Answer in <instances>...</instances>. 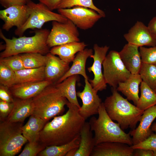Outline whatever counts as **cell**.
Returning <instances> with one entry per match:
<instances>
[{
    "instance_id": "cell-1",
    "label": "cell",
    "mask_w": 156,
    "mask_h": 156,
    "mask_svg": "<svg viewBox=\"0 0 156 156\" xmlns=\"http://www.w3.org/2000/svg\"><path fill=\"white\" fill-rule=\"evenodd\" d=\"M64 114L47 122L40 131L39 140L46 147L64 144L80 136L86 120L79 114L77 106L68 102Z\"/></svg>"
},
{
    "instance_id": "cell-2",
    "label": "cell",
    "mask_w": 156,
    "mask_h": 156,
    "mask_svg": "<svg viewBox=\"0 0 156 156\" xmlns=\"http://www.w3.org/2000/svg\"><path fill=\"white\" fill-rule=\"evenodd\" d=\"M112 94L107 97L104 102L106 112L110 118L119 124L123 130L135 129L144 111L130 103L112 88Z\"/></svg>"
},
{
    "instance_id": "cell-3",
    "label": "cell",
    "mask_w": 156,
    "mask_h": 156,
    "mask_svg": "<svg viewBox=\"0 0 156 156\" xmlns=\"http://www.w3.org/2000/svg\"><path fill=\"white\" fill-rule=\"evenodd\" d=\"M98 114L97 118L93 116L89 122L91 130L94 132L95 145L106 142H118L133 145L130 133H125L118 123L115 122L110 118L104 103L100 105Z\"/></svg>"
},
{
    "instance_id": "cell-4",
    "label": "cell",
    "mask_w": 156,
    "mask_h": 156,
    "mask_svg": "<svg viewBox=\"0 0 156 156\" xmlns=\"http://www.w3.org/2000/svg\"><path fill=\"white\" fill-rule=\"evenodd\" d=\"M50 31L46 29H40L31 37L6 38L0 30V37L5 43L4 50L0 54V58L24 53H38L43 55L50 52L47 40Z\"/></svg>"
},
{
    "instance_id": "cell-5",
    "label": "cell",
    "mask_w": 156,
    "mask_h": 156,
    "mask_svg": "<svg viewBox=\"0 0 156 156\" xmlns=\"http://www.w3.org/2000/svg\"><path fill=\"white\" fill-rule=\"evenodd\" d=\"M33 114L46 122L53 118L61 114L68 101L54 84L44 88L32 98Z\"/></svg>"
},
{
    "instance_id": "cell-6",
    "label": "cell",
    "mask_w": 156,
    "mask_h": 156,
    "mask_svg": "<svg viewBox=\"0 0 156 156\" xmlns=\"http://www.w3.org/2000/svg\"><path fill=\"white\" fill-rule=\"evenodd\" d=\"M22 122L6 120L0 124V156H14L28 141L22 134Z\"/></svg>"
},
{
    "instance_id": "cell-7",
    "label": "cell",
    "mask_w": 156,
    "mask_h": 156,
    "mask_svg": "<svg viewBox=\"0 0 156 156\" xmlns=\"http://www.w3.org/2000/svg\"><path fill=\"white\" fill-rule=\"evenodd\" d=\"M29 10V16L24 24L16 29L15 34L21 36L29 29H41L46 23L51 21L65 22L68 19L59 13L53 12L46 5L39 2L36 3L30 1L27 4Z\"/></svg>"
},
{
    "instance_id": "cell-8",
    "label": "cell",
    "mask_w": 156,
    "mask_h": 156,
    "mask_svg": "<svg viewBox=\"0 0 156 156\" xmlns=\"http://www.w3.org/2000/svg\"><path fill=\"white\" fill-rule=\"evenodd\" d=\"M103 75L106 83L117 88L118 84L125 81L131 73L127 69L119 52L111 50L106 55L103 64Z\"/></svg>"
},
{
    "instance_id": "cell-9",
    "label": "cell",
    "mask_w": 156,
    "mask_h": 156,
    "mask_svg": "<svg viewBox=\"0 0 156 156\" xmlns=\"http://www.w3.org/2000/svg\"><path fill=\"white\" fill-rule=\"evenodd\" d=\"M52 27L47 40L49 48L69 42H79L77 27L70 20L63 23L52 21Z\"/></svg>"
},
{
    "instance_id": "cell-10",
    "label": "cell",
    "mask_w": 156,
    "mask_h": 156,
    "mask_svg": "<svg viewBox=\"0 0 156 156\" xmlns=\"http://www.w3.org/2000/svg\"><path fill=\"white\" fill-rule=\"evenodd\" d=\"M58 13L71 21L77 27L83 30L93 27L103 16L91 8L76 6L57 9Z\"/></svg>"
},
{
    "instance_id": "cell-11",
    "label": "cell",
    "mask_w": 156,
    "mask_h": 156,
    "mask_svg": "<svg viewBox=\"0 0 156 156\" xmlns=\"http://www.w3.org/2000/svg\"><path fill=\"white\" fill-rule=\"evenodd\" d=\"M109 48L107 45L100 47L97 44L94 45V54L90 57L93 58V62L92 66L88 68V71L93 72L94 78L89 79V81L93 88L98 92L106 89L107 85L102 72V64Z\"/></svg>"
},
{
    "instance_id": "cell-12",
    "label": "cell",
    "mask_w": 156,
    "mask_h": 156,
    "mask_svg": "<svg viewBox=\"0 0 156 156\" xmlns=\"http://www.w3.org/2000/svg\"><path fill=\"white\" fill-rule=\"evenodd\" d=\"M83 90L77 92V96L82 100V104L79 109L80 115L86 120L93 115L98 114L99 107L102 103L101 99L93 88L89 79H84Z\"/></svg>"
},
{
    "instance_id": "cell-13",
    "label": "cell",
    "mask_w": 156,
    "mask_h": 156,
    "mask_svg": "<svg viewBox=\"0 0 156 156\" xmlns=\"http://www.w3.org/2000/svg\"><path fill=\"white\" fill-rule=\"evenodd\" d=\"M30 14L26 5H14L0 11V18L4 22L2 28L8 31L13 27L18 29L27 21Z\"/></svg>"
},
{
    "instance_id": "cell-14",
    "label": "cell",
    "mask_w": 156,
    "mask_h": 156,
    "mask_svg": "<svg viewBox=\"0 0 156 156\" xmlns=\"http://www.w3.org/2000/svg\"><path fill=\"white\" fill-rule=\"evenodd\" d=\"M124 37L128 43L139 47L156 46V39L153 37L148 26L141 21H137Z\"/></svg>"
},
{
    "instance_id": "cell-15",
    "label": "cell",
    "mask_w": 156,
    "mask_h": 156,
    "mask_svg": "<svg viewBox=\"0 0 156 156\" xmlns=\"http://www.w3.org/2000/svg\"><path fill=\"white\" fill-rule=\"evenodd\" d=\"M156 118V105L144 111L138 127L129 133L132 137L133 145L138 144L146 140L153 133L151 126Z\"/></svg>"
},
{
    "instance_id": "cell-16",
    "label": "cell",
    "mask_w": 156,
    "mask_h": 156,
    "mask_svg": "<svg viewBox=\"0 0 156 156\" xmlns=\"http://www.w3.org/2000/svg\"><path fill=\"white\" fill-rule=\"evenodd\" d=\"M131 146L115 142H103L95 145L90 156H133Z\"/></svg>"
},
{
    "instance_id": "cell-17",
    "label": "cell",
    "mask_w": 156,
    "mask_h": 156,
    "mask_svg": "<svg viewBox=\"0 0 156 156\" xmlns=\"http://www.w3.org/2000/svg\"><path fill=\"white\" fill-rule=\"evenodd\" d=\"M53 84L52 81L44 80L37 82L16 84L9 89L13 96L15 98L27 99L33 98Z\"/></svg>"
},
{
    "instance_id": "cell-18",
    "label": "cell",
    "mask_w": 156,
    "mask_h": 156,
    "mask_svg": "<svg viewBox=\"0 0 156 156\" xmlns=\"http://www.w3.org/2000/svg\"><path fill=\"white\" fill-rule=\"evenodd\" d=\"M47 60L45 66V80L52 81L55 84L68 70L69 64L59 57L49 52L46 54Z\"/></svg>"
},
{
    "instance_id": "cell-19",
    "label": "cell",
    "mask_w": 156,
    "mask_h": 156,
    "mask_svg": "<svg viewBox=\"0 0 156 156\" xmlns=\"http://www.w3.org/2000/svg\"><path fill=\"white\" fill-rule=\"evenodd\" d=\"M139 47L128 43L119 52L124 65L131 74H139L141 67L142 62Z\"/></svg>"
},
{
    "instance_id": "cell-20",
    "label": "cell",
    "mask_w": 156,
    "mask_h": 156,
    "mask_svg": "<svg viewBox=\"0 0 156 156\" xmlns=\"http://www.w3.org/2000/svg\"><path fill=\"white\" fill-rule=\"evenodd\" d=\"M14 105L11 113L5 120L10 122H23L25 119L32 115L34 107L32 98L14 100Z\"/></svg>"
},
{
    "instance_id": "cell-21",
    "label": "cell",
    "mask_w": 156,
    "mask_h": 156,
    "mask_svg": "<svg viewBox=\"0 0 156 156\" xmlns=\"http://www.w3.org/2000/svg\"><path fill=\"white\" fill-rule=\"evenodd\" d=\"M93 54V50L91 49H85L78 52L71 67L55 84L60 83L69 77L74 75H81L84 79H89L86 73V64L88 58Z\"/></svg>"
},
{
    "instance_id": "cell-22",
    "label": "cell",
    "mask_w": 156,
    "mask_h": 156,
    "mask_svg": "<svg viewBox=\"0 0 156 156\" xmlns=\"http://www.w3.org/2000/svg\"><path fill=\"white\" fill-rule=\"evenodd\" d=\"M142 81L139 74H131L125 81L118 84L116 89L136 105L139 98V86Z\"/></svg>"
},
{
    "instance_id": "cell-23",
    "label": "cell",
    "mask_w": 156,
    "mask_h": 156,
    "mask_svg": "<svg viewBox=\"0 0 156 156\" xmlns=\"http://www.w3.org/2000/svg\"><path fill=\"white\" fill-rule=\"evenodd\" d=\"M87 45L83 42H71L52 47L49 52L58 55L63 61L70 63L73 61L75 54L84 50Z\"/></svg>"
},
{
    "instance_id": "cell-24",
    "label": "cell",
    "mask_w": 156,
    "mask_h": 156,
    "mask_svg": "<svg viewBox=\"0 0 156 156\" xmlns=\"http://www.w3.org/2000/svg\"><path fill=\"white\" fill-rule=\"evenodd\" d=\"M89 122H85L80 133L79 145L74 156H90L95 146L94 136Z\"/></svg>"
},
{
    "instance_id": "cell-25",
    "label": "cell",
    "mask_w": 156,
    "mask_h": 156,
    "mask_svg": "<svg viewBox=\"0 0 156 156\" xmlns=\"http://www.w3.org/2000/svg\"><path fill=\"white\" fill-rule=\"evenodd\" d=\"M79 79L78 75H73L60 83L54 84L69 102L79 108L81 106L77 99L76 89V83Z\"/></svg>"
},
{
    "instance_id": "cell-26",
    "label": "cell",
    "mask_w": 156,
    "mask_h": 156,
    "mask_svg": "<svg viewBox=\"0 0 156 156\" xmlns=\"http://www.w3.org/2000/svg\"><path fill=\"white\" fill-rule=\"evenodd\" d=\"M47 122L41 118L32 114L22 128V134L29 142L39 140L40 131Z\"/></svg>"
},
{
    "instance_id": "cell-27",
    "label": "cell",
    "mask_w": 156,
    "mask_h": 156,
    "mask_svg": "<svg viewBox=\"0 0 156 156\" xmlns=\"http://www.w3.org/2000/svg\"><path fill=\"white\" fill-rule=\"evenodd\" d=\"M44 69V66L34 68H25L15 72L16 84L37 82L45 80Z\"/></svg>"
},
{
    "instance_id": "cell-28",
    "label": "cell",
    "mask_w": 156,
    "mask_h": 156,
    "mask_svg": "<svg viewBox=\"0 0 156 156\" xmlns=\"http://www.w3.org/2000/svg\"><path fill=\"white\" fill-rule=\"evenodd\" d=\"M80 140V136L70 142L60 145L47 146L38 155L39 156H64L70 150L78 148Z\"/></svg>"
},
{
    "instance_id": "cell-29",
    "label": "cell",
    "mask_w": 156,
    "mask_h": 156,
    "mask_svg": "<svg viewBox=\"0 0 156 156\" xmlns=\"http://www.w3.org/2000/svg\"><path fill=\"white\" fill-rule=\"evenodd\" d=\"M140 84L141 95L136 106L144 111L156 105V92L143 81Z\"/></svg>"
},
{
    "instance_id": "cell-30",
    "label": "cell",
    "mask_w": 156,
    "mask_h": 156,
    "mask_svg": "<svg viewBox=\"0 0 156 156\" xmlns=\"http://www.w3.org/2000/svg\"><path fill=\"white\" fill-rule=\"evenodd\" d=\"M25 68H34L45 66L47 57L40 53H31L20 54Z\"/></svg>"
},
{
    "instance_id": "cell-31",
    "label": "cell",
    "mask_w": 156,
    "mask_h": 156,
    "mask_svg": "<svg viewBox=\"0 0 156 156\" xmlns=\"http://www.w3.org/2000/svg\"><path fill=\"white\" fill-rule=\"evenodd\" d=\"M139 74L142 81L153 90H156V66L142 62Z\"/></svg>"
},
{
    "instance_id": "cell-32",
    "label": "cell",
    "mask_w": 156,
    "mask_h": 156,
    "mask_svg": "<svg viewBox=\"0 0 156 156\" xmlns=\"http://www.w3.org/2000/svg\"><path fill=\"white\" fill-rule=\"evenodd\" d=\"M76 6L91 8L96 11L103 17L105 16V12L96 7L94 4L92 0H62L57 9L70 8Z\"/></svg>"
},
{
    "instance_id": "cell-33",
    "label": "cell",
    "mask_w": 156,
    "mask_h": 156,
    "mask_svg": "<svg viewBox=\"0 0 156 156\" xmlns=\"http://www.w3.org/2000/svg\"><path fill=\"white\" fill-rule=\"evenodd\" d=\"M0 83L9 88L16 84L15 72L0 63Z\"/></svg>"
},
{
    "instance_id": "cell-34",
    "label": "cell",
    "mask_w": 156,
    "mask_h": 156,
    "mask_svg": "<svg viewBox=\"0 0 156 156\" xmlns=\"http://www.w3.org/2000/svg\"><path fill=\"white\" fill-rule=\"evenodd\" d=\"M0 63L15 72L25 68L20 54L0 58Z\"/></svg>"
},
{
    "instance_id": "cell-35",
    "label": "cell",
    "mask_w": 156,
    "mask_h": 156,
    "mask_svg": "<svg viewBox=\"0 0 156 156\" xmlns=\"http://www.w3.org/2000/svg\"><path fill=\"white\" fill-rule=\"evenodd\" d=\"M45 148L39 140L29 142L18 156H36Z\"/></svg>"
},
{
    "instance_id": "cell-36",
    "label": "cell",
    "mask_w": 156,
    "mask_h": 156,
    "mask_svg": "<svg viewBox=\"0 0 156 156\" xmlns=\"http://www.w3.org/2000/svg\"><path fill=\"white\" fill-rule=\"evenodd\" d=\"M142 62L156 66V46L150 48L140 47Z\"/></svg>"
},
{
    "instance_id": "cell-37",
    "label": "cell",
    "mask_w": 156,
    "mask_h": 156,
    "mask_svg": "<svg viewBox=\"0 0 156 156\" xmlns=\"http://www.w3.org/2000/svg\"><path fill=\"white\" fill-rule=\"evenodd\" d=\"M133 149H146L154 150L156 149V134L153 133L146 140L135 145L131 146Z\"/></svg>"
},
{
    "instance_id": "cell-38",
    "label": "cell",
    "mask_w": 156,
    "mask_h": 156,
    "mask_svg": "<svg viewBox=\"0 0 156 156\" xmlns=\"http://www.w3.org/2000/svg\"><path fill=\"white\" fill-rule=\"evenodd\" d=\"M14 102L10 103L0 100V120H5L12 111Z\"/></svg>"
},
{
    "instance_id": "cell-39",
    "label": "cell",
    "mask_w": 156,
    "mask_h": 156,
    "mask_svg": "<svg viewBox=\"0 0 156 156\" xmlns=\"http://www.w3.org/2000/svg\"><path fill=\"white\" fill-rule=\"evenodd\" d=\"M9 89L8 87L0 84V100L8 102L13 103L14 99L13 98V95Z\"/></svg>"
},
{
    "instance_id": "cell-40",
    "label": "cell",
    "mask_w": 156,
    "mask_h": 156,
    "mask_svg": "<svg viewBox=\"0 0 156 156\" xmlns=\"http://www.w3.org/2000/svg\"><path fill=\"white\" fill-rule=\"evenodd\" d=\"M31 0H0L1 5L5 8L14 5H24Z\"/></svg>"
},
{
    "instance_id": "cell-41",
    "label": "cell",
    "mask_w": 156,
    "mask_h": 156,
    "mask_svg": "<svg viewBox=\"0 0 156 156\" xmlns=\"http://www.w3.org/2000/svg\"><path fill=\"white\" fill-rule=\"evenodd\" d=\"M62 0H38L49 8L51 10L57 9L58 5Z\"/></svg>"
},
{
    "instance_id": "cell-42",
    "label": "cell",
    "mask_w": 156,
    "mask_h": 156,
    "mask_svg": "<svg viewBox=\"0 0 156 156\" xmlns=\"http://www.w3.org/2000/svg\"><path fill=\"white\" fill-rule=\"evenodd\" d=\"M134 149L133 156H154L153 151L151 150L142 148Z\"/></svg>"
},
{
    "instance_id": "cell-43",
    "label": "cell",
    "mask_w": 156,
    "mask_h": 156,
    "mask_svg": "<svg viewBox=\"0 0 156 156\" xmlns=\"http://www.w3.org/2000/svg\"><path fill=\"white\" fill-rule=\"evenodd\" d=\"M147 26L153 37L156 39V16L150 20Z\"/></svg>"
},
{
    "instance_id": "cell-44",
    "label": "cell",
    "mask_w": 156,
    "mask_h": 156,
    "mask_svg": "<svg viewBox=\"0 0 156 156\" xmlns=\"http://www.w3.org/2000/svg\"><path fill=\"white\" fill-rule=\"evenodd\" d=\"M78 148L73 149L68 151L66 156H74Z\"/></svg>"
},
{
    "instance_id": "cell-45",
    "label": "cell",
    "mask_w": 156,
    "mask_h": 156,
    "mask_svg": "<svg viewBox=\"0 0 156 156\" xmlns=\"http://www.w3.org/2000/svg\"><path fill=\"white\" fill-rule=\"evenodd\" d=\"M151 129L152 131L156 133V122H155L152 124L151 126Z\"/></svg>"
},
{
    "instance_id": "cell-46",
    "label": "cell",
    "mask_w": 156,
    "mask_h": 156,
    "mask_svg": "<svg viewBox=\"0 0 156 156\" xmlns=\"http://www.w3.org/2000/svg\"><path fill=\"white\" fill-rule=\"evenodd\" d=\"M153 152L154 156H156V149L153 151Z\"/></svg>"
},
{
    "instance_id": "cell-47",
    "label": "cell",
    "mask_w": 156,
    "mask_h": 156,
    "mask_svg": "<svg viewBox=\"0 0 156 156\" xmlns=\"http://www.w3.org/2000/svg\"><path fill=\"white\" fill-rule=\"evenodd\" d=\"M155 91L156 92V90H155Z\"/></svg>"
}]
</instances>
